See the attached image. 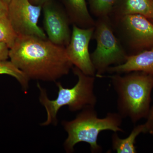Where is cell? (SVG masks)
Returning <instances> with one entry per match:
<instances>
[{"label": "cell", "instance_id": "cell-2", "mask_svg": "<svg viewBox=\"0 0 153 153\" xmlns=\"http://www.w3.org/2000/svg\"><path fill=\"white\" fill-rule=\"evenodd\" d=\"M117 94L118 113L136 123L146 118L150 109L153 76L142 71L108 76Z\"/></svg>", "mask_w": 153, "mask_h": 153}, {"label": "cell", "instance_id": "cell-4", "mask_svg": "<svg viewBox=\"0 0 153 153\" xmlns=\"http://www.w3.org/2000/svg\"><path fill=\"white\" fill-rule=\"evenodd\" d=\"M72 71L78 78L76 85L71 88H66L60 82H56L58 94L57 98L53 100L49 99L46 89L37 83L40 91L39 101L45 108L47 114V119L41 126L57 125V113L63 106H68L71 111L95 107L97 101L94 91L95 76L86 75L76 67L72 68Z\"/></svg>", "mask_w": 153, "mask_h": 153}, {"label": "cell", "instance_id": "cell-5", "mask_svg": "<svg viewBox=\"0 0 153 153\" xmlns=\"http://www.w3.org/2000/svg\"><path fill=\"white\" fill-rule=\"evenodd\" d=\"M109 18L100 17L94 25L92 38L96 41L97 47L90 56L97 77H102L112 65L124 63L128 56L115 36Z\"/></svg>", "mask_w": 153, "mask_h": 153}, {"label": "cell", "instance_id": "cell-1", "mask_svg": "<svg viewBox=\"0 0 153 153\" xmlns=\"http://www.w3.org/2000/svg\"><path fill=\"white\" fill-rule=\"evenodd\" d=\"M10 61L30 79L56 82L69 73L73 64L66 47L47 39L19 36L10 49Z\"/></svg>", "mask_w": 153, "mask_h": 153}, {"label": "cell", "instance_id": "cell-21", "mask_svg": "<svg viewBox=\"0 0 153 153\" xmlns=\"http://www.w3.org/2000/svg\"><path fill=\"white\" fill-rule=\"evenodd\" d=\"M2 1L4 2L6 4H7L8 6L9 3H10L11 0H2Z\"/></svg>", "mask_w": 153, "mask_h": 153}, {"label": "cell", "instance_id": "cell-3", "mask_svg": "<svg viewBox=\"0 0 153 153\" xmlns=\"http://www.w3.org/2000/svg\"><path fill=\"white\" fill-rule=\"evenodd\" d=\"M122 119L118 113L112 112L108 113L105 117L100 118L94 107L82 109L73 120L62 121L63 128L68 134L64 143V149L67 153L73 152L76 144L85 142L90 145L91 152H102V148L97 143L99 134L106 130L124 132L121 128Z\"/></svg>", "mask_w": 153, "mask_h": 153}, {"label": "cell", "instance_id": "cell-9", "mask_svg": "<svg viewBox=\"0 0 153 153\" xmlns=\"http://www.w3.org/2000/svg\"><path fill=\"white\" fill-rule=\"evenodd\" d=\"M43 24L48 40L59 46L66 47L71 39V22L65 10L47 0L42 6Z\"/></svg>", "mask_w": 153, "mask_h": 153}, {"label": "cell", "instance_id": "cell-19", "mask_svg": "<svg viewBox=\"0 0 153 153\" xmlns=\"http://www.w3.org/2000/svg\"><path fill=\"white\" fill-rule=\"evenodd\" d=\"M8 6L2 0H0V19L8 16Z\"/></svg>", "mask_w": 153, "mask_h": 153}, {"label": "cell", "instance_id": "cell-12", "mask_svg": "<svg viewBox=\"0 0 153 153\" xmlns=\"http://www.w3.org/2000/svg\"><path fill=\"white\" fill-rule=\"evenodd\" d=\"M130 15H140L153 21L152 0H125L123 5L115 14V19Z\"/></svg>", "mask_w": 153, "mask_h": 153}, {"label": "cell", "instance_id": "cell-20", "mask_svg": "<svg viewBox=\"0 0 153 153\" xmlns=\"http://www.w3.org/2000/svg\"><path fill=\"white\" fill-rule=\"evenodd\" d=\"M47 1V0H30L31 2L33 4L42 6Z\"/></svg>", "mask_w": 153, "mask_h": 153}, {"label": "cell", "instance_id": "cell-13", "mask_svg": "<svg viewBox=\"0 0 153 153\" xmlns=\"http://www.w3.org/2000/svg\"><path fill=\"white\" fill-rule=\"evenodd\" d=\"M141 133H145L144 124L136 126L129 135L126 138H120L117 132L114 133L111 138L112 149L118 153H137L136 148L135 146L136 139Z\"/></svg>", "mask_w": 153, "mask_h": 153}, {"label": "cell", "instance_id": "cell-17", "mask_svg": "<svg viewBox=\"0 0 153 153\" xmlns=\"http://www.w3.org/2000/svg\"><path fill=\"white\" fill-rule=\"evenodd\" d=\"M145 133H149L153 136V105L151 107L149 112L146 117V121L144 124Z\"/></svg>", "mask_w": 153, "mask_h": 153}, {"label": "cell", "instance_id": "cell-15", "mask_svg": "<svg viewBox=\"0 0 153 153\" xmlns=\"http://www.w3.org/2000/svg\"><path fill=\"white\" fill-rule=\"evenodd\" d=\"M18 36L7 16L0 19V43L6 44L10 49Z\"/></svg>", "mask_w": 153, "mask_h": 153}, {"label": "cell", "instance_id": "cell-6", "mask_svg": "<svg viewBox=\"0 0 153 153\" xmlns=\"http://www.w3.org/2000/svg\"><path fill=\"white\" fill-rule=\"evenodd\" d=\"M42 6L30 0H11L7 16L18 36H35L47 39V34L38 26Z\"/></svg>", "mask_w": 153, "mask_h": 153}, {"label": "cell", "instance_id": "cell-14", "mask_svg": "<svg viewBox=\"0 0 153 153\" xmlns=\"http://www.w3.org/2000/svg\"><path fill=\"white\" fill-rule=\"evenodd\" d=\"M1 74H7L13 76L19 82L24 92L26 93L27 92L30 79L10 60L0 61V75Z\"/></svg>", "mask_w": 153, "mask_h": 153}, {"label": "cell", "instance_id": "cell-7", "mask_svg": "<svg viewBox=\"0 0 153 153\" xmlns=\"http://www.w3.org/2000/svg\"><path fill=\"white\" fill-rule=\"evenodd\" d=\"M119 28L126 44L133 51L141 52L153 47V23L140 15L117 18Z\"/></svg>", "mask_w": 153, "mask_h": 153}, {"label": "cell", "instance_id": "cell-8", "mask_svg": "<svg viewBox=\"0 0 153 153\" xmlns=\"http://www.w3.org/2000/svg\"><path fill=\"white\" fill-rule=\"evenodd\" d=\"M71 39L66 47L67 56L75 67L84 74L95 76L96 71L89 54V44L92 38L94 27L82 28L73 25Z\"/></svg>", "mask_w": 153, "mask_h": 153}, {"label": "cell", "instance_id": "cell-18", "mask_svg": "<svg viewBox=\"0 0 153 153\" xmlns=\"http://www.w3.org/2000/svg\"><path fill=\"white\" fill-rule=\"evenodd\" d=\"M9 47L3 43H0V61L7 60L9 58Z\"/></svg>", "mask_w": 153, "mask_h": 153}, {"label": "cell", "instance_id": "cell-10", "mask_svg": "<svg viewBox=\"0 0 153 153\" xmlns=\"http://www.w3.org/2000/svg\"><path fill=\"white\" fill-rule=\"evenodd\" d=\"M134 71H142L153 76V47L128 55L124 63L110 66L106 72L122 74Z\"/></svg>", "mask_w": 153, "mask_h": 153}, {"label": "cell", "instance_id": "cell-16", "mask_svg": "<svg viewBox=\"0 0 153 153\" xmlns=\"http://www.w3.org/2000/svg\"><path fill=\"white\" fill-rule=\"evenodd\" d=\"M117 0H90L91 9L94 16L100 17L109 16Z\"/></svg>", "mask_w": 153, "mask_h": 153}, {"label": "cell", "instance_id": "cell-11", "mask_svg": "<svg viewBox=\"0 0 153 153\" xmlns=\"http://www.w3.org/2000/svg\"><path fill=\"white\" fill-rule=\"evenodd\" d=\"M65 10L72 25L79 27H93L95 22L88 10L85 0H64Z\"/></svg>", "mask_w": 153, "mask_h": 153}]
</instances>
